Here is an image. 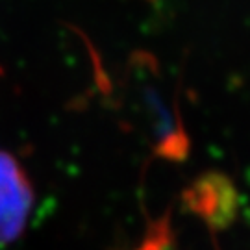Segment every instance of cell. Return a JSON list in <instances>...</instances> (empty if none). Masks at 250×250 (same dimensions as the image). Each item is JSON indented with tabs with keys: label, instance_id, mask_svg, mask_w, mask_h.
Listing matches in <instances>:
<instances>
[{
	"label": "cell",
	"instance_id": "cell-1",
	"mask_svg": "<svg viewBox=\"0 0 250 250\" xmlns=\"http://www.w3.org/2000/svg\"><path fill=\"white\" fill-rule=\"evenodd\" d=\"M34 208V188L9 152L0 150V247L24 232Z\"/></svg>",
	"mask_w": 250,
	"mask_h": 250
},
{
	"label": "cell",
	"instance_id": "cell-2",
	"mask_svg": "<svg viewBox=\"0 0 250 250\" xmlns=\"http://www.w3.org/2000/svg\"><path fill=\"white\" fill-rule=\"evenodd\" d=\"M186 204L211 228L221 230L235 219L237 193L223 174H204L186 191Z\"/></svg>",
	"mask_w": 250,
	"mask_h": 250
},
{
	"label": "cell",
	"instance_id": "cell-3",
	"mask_svg": "<svg viewBox=\"0 0 250 250\" xmlns=\"http://www.w3.org/2000/svg\"><path fill=\"white\" fill-rule=\"evenodd\" d=\"M163 233H165V232L156 233V237H154V239H150V241L145 243V247L141 250H160L161 247H163Z\"/></svg>",
	"mask_w": 250,
	"mask_h": 250
}]
</instances>
